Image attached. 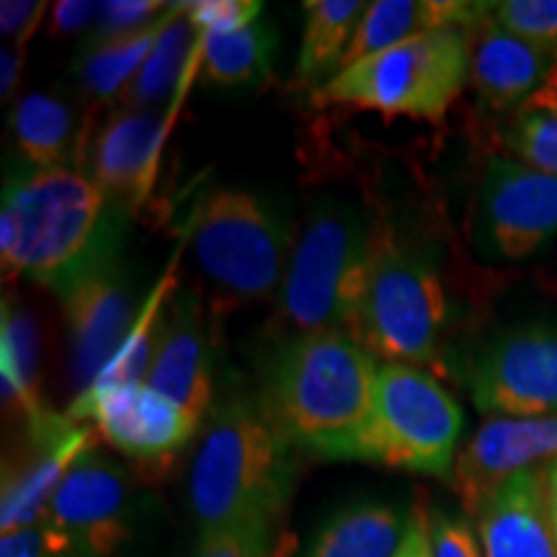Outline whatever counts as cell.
<instances>
[{
  "label": "cell",
  "mask_w": 557,
  "mask_h": 557,
  "mask_svg": "<svg viewBox=\"0 0 557 557\" xmlns=\"http://www.w3.org/2000/svg\"><path fill=\"white\" fill-rule=\"evenodd\" d=\"M124 205L78 169L13 165L3 184L0 263L60 299L96 269L120 259Z\"/></svg>",
  "instance_id": "obj_1"
},
{
  "label": "cell",
  "mask_w": 557,
  "mask_h": 557,
  "mask_svg": "<svg viewBox=\"0 0 557 557\" xmlns=\"http://www.w3.org/2000/svg\"><path fill=\"white\" fill-rule=\"evenodd\" d=\"M377 372V357L348 333H295L271 354L259 406L289 447L336 459L364 426Z\"/></svg>",
  "instance_id": "obj_2"
},
{
  "label": "cell",
  "mask_w": 557,
  "mask_h": 557,
  "mask_svg": "<svg viewBox=\"0 0 557 557\" xmlns=\"http://www.w3.org/2000/svg\"><path fill=\"white\" fill-rule=\"evenodd\" d=\"M191 465L189 500L199 529L276 524L292 491V447L261 406L227 400L207 418Z\"/></svg>",
  "instance_id": "obj_3"
},
{
  "label": "cell",
  "mask_w": 557,
  "mask_h": 557,
  "mask_svg": "<svg viewBox=\"0 0 557 557\" xmlns=\"http://www.w3.org/2000/svg\"><path fill=\"white\" fill-rule=\"evenodd\" d=\"M377 233L346 201H320L295 243L278 292L282 318L297 333L354 336L372 278Z\"/></svg>",
  "instance_id": "obj_4"
},
{
  "label": "cell",
  "mask_w": 557,
  "mask_h": 557,
  "mask_svg": "<svg viewBox=\"0 0 557 557\" xmlns=\"http://www.w3.org/2000/svg\"><path fill=\"white\" fill-rule=\"evenodd\" d=\"M470 60L472 29L447 26L344 67L310 94V103L442 122L470 81Z\"/></svg>",
  "instance_id": "obj_5"
},
{
  "label": "cell",
  "mask_w": 557,
  "mask_h": 557,
  "mask_svg": "<svg viewBox=\"0 0 557 557\" xmlns=\"http://www.w3.org/2000/svg\"><path fill=\"white\" fill-rule=\"evenodd\" d=\"M465 416L434 374L410 364H380L364 426L336 459L451 480Z\"/></svg>",
  "instance_id": "obj_6"
},
{
  "label": "cell",
  "mask_w": 557,
  "mask_h": 557,
  "mask_svg": "<svg viewBox=\"0 0 557 557\" xmlns=\"http://www.w3.org/2000/svg\"><path fill=\"white\" fill-rule=\"evenodd\" d=\"M451 308L434 259L395 235L377 233L372 278L354 338L385 364L436 367Z\"/></svg>",
  "instance_id": "obj_7"
},
{
  "label": "cell",
  "mask_w": 557,
  "mask_h": 557,
  "mask_svg": "<svg viewBox=\"0 0 557 557\" xmlns=\"http://www.w3.org/2000/svg\"><path fill=\"white\" fill-rule=\"evenodd\" d=\"M199 269L218 287L243 299L282 292L292 261V230L278 209L243 189H214L189 222Z\"/></svg>",
  "instance_id": "obj_8"
},
{
  "label": "cell",
  "mask_w": 557,
  "mask_h": 557,
  "mask_svg": "<svg viewBox=\"0 0 557 557\" xmlns=\"http://www.w3.org/2000/svg\"><path fill=\"white\" fill-rule=\"evenodd\" d=\"M39 524L60 557H124L139 527L129 472L86 451L62 478Z\"/></svg>",
  "instance_id": "obj_9"
},
{
  "label": "cell",
  "mask_w": 557,
  "mask_h": 557,
  "mask_svg": "<svg viewBox=\"0 0 557 557\" xmlns=\"http://www.w3.org/2000/svg\"><path fill=\"white\" fill-rule=\"evenodd\" d=\"M483 416L534 418L557 410V323H524L493 336L465 369Z\"/></svg>",
  "instance_id": "obj_10"
},
{
  "label": "cell",
  "mask_w": 557,
  "mask_h": 557,
  "mask_svg": "<svg viewBox=\"0 0 557 557\" xmlns=\"http://www.w3.org/2000/svg\"><path fill=\"white\" fill-rule=\"evenodd\" d=\"M557 238V176L491 156L475 199V240L491 259L519 261Z\"/></svg>",
  "instance_id": "obj_11"
},
{
  "label": "cell",
  "mask_w": 557,
  "mask_h": 557,
  "mask_svg": "<svg viewBox=\"0 0 557 557\" xmlns=\"http://www.w3.org/2000/svg\"><path fill=\"white\" fill-rule=\"evenodd\" d=\"M70 421H90L114 449L137 462H169L197 434L201 421L145 382L94 385L75 398Z\"/></svg>",
  "instance_id": "obj_12"
},
{
  "label": "cell",
  "mask_w": 557,
  "mask_h": 557,
  "mask_svg": "<svg viewBox=\"0 0 557 557\" xmlns=\"http://www.w3.org/2000/svg\"><path fill=\"white\" fill-rule=\"evenodd\" d=\"M557 459V410L534 418H491L457 455L451 485L468 517L508 478Z\"/></svg>",
  "instance_id": "obj_13"
},
{
  "label": "cell",
  "mask_w": 557,
  "mask_h": 557,
  "mask_svg": "<svg viewBox=\"0 0 557 557\" xmlns=\"http://www.w3.org/2000/svg\"><path fill=\"white\" fill-rule=\"evenodd\" d=\"M70 325V361L73 377L88 389L116 357L135 325L139 305L120 259L96 269L62 297Z\"/></svg>",
  "instance_id": "obj_14"
},
{
  "label": "cell",
  "mask_w": 557,
  "mask_h": 557,
  "mask_svg": "<svg viewBox=\"0 0 557 557\" xmlns=\"http://www.w3.org/2000/svg\"><path fill=\"white\" fill-rule=\"evenodd\" d=\"M171 120L160 111L122 107L88 135L81 169L120 205H139L156 184L160 148Z\"/></svg>",
  "instance_id": "obj_15"
},
{
  "label": "cell",
  "mask_w": 557,
  "mask_h": 557,
  "mask_svg": "<svg viewBox=\"0 0 557 557\" xmlns=\"http://www.w3.org/2000/svg\"><path fill=\"white\" fill-rule=\"evenodd\" d=\"M145 385L178 403L201 423L212 413V341L194 292L169 299Z\"/></svg>",
  "instance_id": "obj_16"
},
{
  "label": "cell",
  "mask_w": 557,
  "mask_h": 557,
  "mask_svg": "<svg viewBox=\"0 0 557 557\" xmlns=\"http://www.w3.org/2000/svg\"><path fill=\"white\" fill-rule=\"evenodd\" d=\"M472 519L483 557H557V532L542 468L508 478Z\"/></svg>",
  "instance_id": "obj_17"
},
{
  "label": "cell",
  "mask_w": 557,
  "mask_h": 557,
  "mask_svg": "<svg viewBox=\"0 0 557 557\" xmlns=\"http://www.w3.org/2000/svg\"><path fill=\"white\" fill-rule=\"evenodd\" d=\"M34 444L39 455L16 472L3 485V508H0V529L5 534L37 527L47 506L78 459L90 451V429L78 426L70 418L50 413L32 423Z\"/></svg>",
  "instance_id": "obj_18"
},
{
  "label": "cell",
  "mask_w": 557,
  "mask_h": 557,
  "mask_svg": "<svg viewBox=\"0 0 557 557\" xmlns=\"http://www.w3.org/2000/svg\"><path fill=\"white\" fill-rule=\"evenodd\" d=\"M491 16V3H462V0H377L369 3V11L361 18L351 50L346 54V65L380 54L393 47L410 41L421 34L462 26L475 29Z\"/></svg>",
  "instance_id": "obj_19"
},
{
  "label": "cell",
  "mask_w": 557,
  "mask_h": 557,
  "mask_svg": "<svg viewBox=\"0 0 557 557\" xmlns=\"http://www.w3.org/2000/svg\"><path fill=\"white\" fill-rule=\"evenodd\" d=\"M11 135L24 163L41 169H73L86 150V129L78 127V114L54 94H26L11 114Z\"/></svg>",
  "instance_id": "obj_20"
},
{
  "label": "cell",
  "mask_w": 557,
  "mask_h": 557,
  "mask_svg": "<svg viewBox=\"0 0 557 557\" xmlns=\"http://www.w3.org/2000/svg\"><path fill=\"white\" fill-rule=\"evenodd\" d=\"M410 513L385 500H359L320 524L305 557H395L408 534Z\"/></svg>",
  "instance_id": "obj_21"
},
{
  "label": "cell",
  "mask_w": 557,
  "mask_h": 557,
  "mask_svg": "<svg viewBox=\"0 0 557 557\" xmlns=\"http://www.w3.org/2000/svg\"><path fill=\"white\" fill-rule=\"evenodd\" d=\"M305 34L295 65V86L315 94L336 78L346 65V54L357 37L369 3L361 0H308Z\"/></svg>",
  "instance_id": "obj_22"
},
{
  "label": "cell",
  "mask_w": 557,
  "mask_h": 557,
  "mask_svg": "<svg viewBox=\"0 0 557 557\" xmlns=\"http://www.w3.org/2000/svg\"><path fill=\"white\" fill-rule=\"evenodd\" d=\"M184 11L186 3H171L163 16L145 29L129 34V37L107 41V45L83 47L81 58L73 65L75 81L81 83L83 94L99 103L122 101L124 90L137 78L139 67L145 65L160 34L169 29Z\"/></svg>",
  "instance_id": "obj_23"
},
{
  "label": "cell",
  "mask_w": 557,
  "mask_h": 557,
  "mask_svg": "<svg viewBox=\"0 0 557 557\" xmlns=\"http://www.w3.org/2000/svg\"><path fill=\"white\" fill-rule=\"evenodd\" d=\"M201 45H205V34L194 26L189 3H186V11L160 34L145 65L139 67L137 78L124 90V107L158 111V107L171 99L173 90L178 88V94H184L186 83L191 81L194 62L201 58Z\"/></svg>",
  "instance_id": "obj_24"
},
{
  "label": "cell",
  "mask_w": 557,
  "mask_h": 557,
  "mask_svg": "<svg viewBox=\"0 0 557 557\" xmlns=\"http://www.w3.org/2000/svg\"><path fill=\"white\" fill-rule=\"evenodd\" d=\"M276 32L267 21L243 29L207 34L201 45V75L218 86H259L271 75Z\"/></svg>",
  "instance_id": "obj_25"
},
{
  "label": "cell",
  "mask_w": 557,
  "mask_h": 557,
  "mask_svg": "<svg viewBox=\"0 0 557 557\" xmlns=\"http://www.w3.org/2000/svg\"><path fill=\"white\" fill-rule=\"evenodd\" d=\"M0 359H3V382L5 393L24 408L29 423L50 416L39 398V338L34 318L21 312L9 299L3 302V344H0Z\"/></svg>",
  "instance_id": "obj_26"
},
{
  "label": "cell",
  "mask_w": 557,
  "mask_h": 557,
  "mask_svg": "<svg viewBox=\"0 0 557 557\" xmlns=\"http://www.w3.org/2000/svg\"><path fill=\"white\" fill-rule=\"evenodd\" d=\"M173 287V276L165 274L152 289V295L139 305L135 325L124 338L116 357L109 361L103 374L94 385H129V382L148 380L152 357H156L160 325H163L165 308H169V292ZM90 385V387H94Z\"/></svg>",
  "instance_id": "obj_27"
},
{
  "label": "cell",
  "mask_w": 557,
  "mask_h": 557,
  "mask_svg": "<svg viewBox=\"0 0 557 557\" xmlns=\"http://www.w3.org/2000/svg\"><path fill=\"white\" fill-rule=\"evenodd\" d=\"M504 148L529 169L557 176V99L534 101L511 114L504 129Z\"/></svg>",
  "instance_id": "obj_28"
},
{
  "label": "cell",
  "mask_w": 557,
  "mask_h": 557,
  "mask_svg": "<svg viewBox=\"0 0 557 557\" xmlns=\"http://www.w3.org/2000/svg\"><path fill=\"white\" fill-rule=\"evenodd\" d=\"M194 557H276L274 524L248 521V524L199 529Z\"/></svg>",
  "instance_id": "obj_29"
},
{
  "label": "cell",
  "mask_w": 557,
  "mask_h": 557,
  "mask_svg": "<svg viewBox=\"0 0 557 557\" xmlns=\"http://www.w3.org/2000/svg\"><path fill=\"white\" fill-rule=\"evenodd\" d=\"M491 16L506 32L557 50V0H500Z\"/></svg>",
  "instance_id": "obj_30"
},
{
  "label": "cell",
  "mask_w": 557,
  "mask_h": 557,
  "mask_svg": "<svg viewBox=\"0 0 557 557\" xmlns=\"http://www.w3.org/2000/svg\"><path fill=\"white\" fill-rule=\"evenodd\" d=\"M171 3H156V0H114V3H101L99 18H96L94 32L88 34L86 47L107 45V41L129 37L152 21H158L169 11Z\"/></svg>",
  "instance_id": "obj_31"
},
{
  "label": "cell",
  "mask_w": 557,
  "mask_h": 557,
  "mask_svg": "<svg viewBox=\"0 0 557 557\" xmlns=\"http://www.w3.org/2000/svg\"><path fill=\"white\" fill-rule=\"evenodd\" d=\"M263 5L256 0H207V3H189V16L194 26L205 34H225L243 29L261 18Z\"/></svg>",
  "instance_id": "obj_32"
},
{
  "label": "cell",
  "mask_w": 557,
  "mask_h": 557,
  "mask_svg": "<svg viewBox=\"0 0 557 557\" xmlns=\"http://www.w3.org/2000/svg\"><path fill=\"white\" fill-rule=\"evenodd\" d=\"M431 542L436 557H483L475 527L468 521V513L429 511Z\"/></svg>",
  "instance_id": "obj_33"
},
{
  "label": "cell",
  "mask_w": 557,
  "mask_h": 557,
  "mask_svg": "<svg viewBox=\"0 0 557 557\" xmlns=\"http://www.w3.org/2000/svg\"><path fill=\"white\" fill-rule=\"evenodd\" d=\"M47 3H29V0H3L0 5V32L13 39V45L26 47L34 37Z\"/></svg>",
  "instance_id": "obj_34"
},
{
  "label": "cell",
  "mask_w": 557,
  "mask_h": 557,
  "mask_svg": "<svg viewBox=\"0 0 557 557\" xmlns=\"http://www.w3.org/2000/svg\"><path fill=\"white\" fill-rule=\"evenodd\" d=\"M101 3H88V0H62L54 3L52 11V34L54 37H75V34L94 32L99 18Z\"/></svg>",
  "instance_id": "obj_35"
},
{
  "label": "cell",
  "mask_w": 557,
  "mask_h": 557,
  "mask_svg": "<svg viewBox=\"0 0 557 557\" xmlns=\"http://www.w3.org/2000/svg\"><path fill=\"white\" fill-rule=\"evenodd\" d=\"M0 557H60L52 542L47 540L41 524L21 529V532L5 534L0 540Z\"/></svg>",
  "instance_id": "obj_36"
},
{
  "label": "cell",
  "mask_w": 557,
  "mask_h": 557,
  "mask_svg": "<svg viewBox=\"0 0 557 557\" xmlns=\"http://www.w3.org/2000/svg\"><path fill=\"white\" fill-rule=\"evenodd\" d=\"M395 557H436L434 542H431L429 511L423 506H416L413 511H410L408 534H406V540H403V545Z\"/></svg>",
  "instance_id": "obj_37"
},
{
  "label": "cell",
  "mask_w": 557,
  "mask_h": 557,
  "mask_svg": "<svg viewBox=\"0 0 557 557\" xmlns=\"http://www.w3.org/2000/svg\"><path fill=\"white\" fill-rule=\"evenodd\" d=\"M24 50L26 47L13 45L5 47L3 54H0V96H3V101H9L16 94L21 70H24Z\"/></svg>",
  "instance_id": "obj_38"
},
{
  "label": "cell",
  "mask_w": 557,
  "mask_h": 557,
  "mask_svg": "<svg viewBox=\"0 0 557 557\" xmlns=\"http://www.w3.org/2000/svg\"><path fill=\"white\" fill-rule=\"evenodd\" d=\"M545 485H547V500H549V513H553V524L557 532V459L549 462L545 470Z\"/></svg>",
  "instance_id": "obj_39"
}]
</instances>
